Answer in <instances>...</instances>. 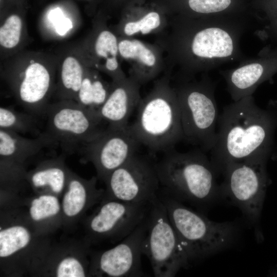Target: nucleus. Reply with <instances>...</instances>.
Returning <instances> with one entry per match:
<instances>
[{
  "instance_id": "1",
  "label": "nucleus",
  "mask_w": 277,
  "mask_h": 277,
  "mask_svg": "<svg viewBox=\"0 0 277 277\" xmlns=\"http://www.w3.org/2000/svg\"><path fill=\"white\" fill-rule=\"evenodd\" d=\"M250 23L240 17L180 15L174 22L171 48L184 80L246 58L240 41Z\"/></svg>"
},
{
  "instance_id": "2",
  "label": "nucleus",
  "mask_w": 277,
  "mask_h": 277,
  "mask_svg": "<svg viewBox=\"0 0 277 277\" xmlns=\"http://www.w3.org/2000/svg\"><path fill=\"white\" fill-rule=\"evenodd\" d=\"M217 123L210 160L219 173L229 163L268 160L274 147L277 109H262L250 95L225 106Z\"/></svg>"
},
{
  "instance_id": "3",
  "label": "nucleus",
  "mask_w": 277,
  "mask_h": 277,
  "mask_svg": "<svg viewBox=\"0 0 277 277\" xmlns=\"http://www.w3.org/2000/svg\"><path fill=\"white\" fill-rule=\"evenodd\" d=\"M160 190L177 200L202 207L220 194L219 173L204 152L173 149L156 162Z\"/></svg>"
},
{
  "instance_id": "4",
  "label": "nucleus",
  "mask_w": 277,
  "mask_h": 277,
  "mask_svg": "<svg viewBox=\"0 0 277 277\" xmlns=\"http://www.w3.org/2000/svg\"><path fill=\"white\" fill-rule=\"evenodd\" d=\"M57 62V54L24 50L3 61L1 76L28 112L45 115L55 90Z\"/></svg>"
},
{
  "instance_id": "5",
  "label": "nucleus",
  "mask_w": 277,
  "mask_h": 277,
  "mask_svg": "<svg viewBox=\"0 0 277 277\" xmlns=\"http://www.w3.org/2000/svg\"><path fill=\"white\" fill-rule=\"evenodd\" d=\"M130 129L141 145L152 153H165L183 139L180 106L169 76L158 81L142 98Z\"/></svg>"
},
{
  "instance_id": "6",
  "label": "nucleus",
  "mask_w": 277,
  "mask_h": 277,
  "mask_svg": "<svg viewBox=\"0 0 277 277\" xmlns=\"http://www.w3.org/2000/svg\"><path fill=\"white\" fill-rule=\"evenodd\" d=\"M158 196L190 262L216 253L234 242L237 229L233 223L210 221L160 189Z\"/></svg>"
},
{
  "instance_id": "7",
  "label": "nucleus",
  "mask_w": 277,
  "mask_h": 277,
  "mask_svg": "<svg viewBox=\"0 0 277 277\" xmlns=\"http://www.w3.org/2000/svg\"><path fill=\"white\" fill-rule=\"evenodd\" d=\"M216 83L207 73L199 81L184 80L174 88L180 106L183 139L210 151L216 139L218 109Z\"/></svg>"
},
{
  "instance_id": "8",
  "label": "nucleus",
  "mask_w": 277,
  "mask_h": 277,
  "mask_svg": "<svg viewBox=\"0 0 277 277\" xmlns=\"http://www.w3.org/2000/svg\"><path fill=\"white\" fill-rule=\"evenodd\" d=\"M142 254L149 260L156 277H173L190 262L158 195L152 202Z\"/></svg>"
},
{
  "instance_id": "9",
  "label": "nucleus",
  "mask_w": 277,
  "mask_h": 277,
  "mask_svg": "<svg viewBox=\"0 0 277 277\" xmlns=\"http://www.w3.org/2000/svg\"><path fill=\"white\" fill-rule=\"evenodd\" d=\"M13 209L1 214L0 226L1 267L11 274L30 270L47 247L25 214Z\"/></svg>"
},
{
  "instance_id": "10",
  "label": "nucleus",
  "mask_w": 277,
  "mask_h": 277,
  "mask_svg": "<svg viewBox=\"0 0 277 277\" xmlns=\"http://www.w3.org/2000/svg\"><path fill=\"white\" fill-rule=\"evenodd\" d=\"M46 131L67 151L80 148L106 129L98 113L71 100L48 105Z\"/></svg>"
},
{
  "instance_id": "11",
  "label": "nucleus",
  "mask_w": 277,
  "mask_h": 277,
  "mask_svg": "<svg viewBox=\"0 0 277 277\" xmlns=\"http://www.w3.org/2000/svg\"><path fill=\"white\" fill-rule=\"evenodd\" d=\"M267 161L231 163L221 171L224 180L220 186V194L228 197L253 224L259 219L268 185Z\"/></svg>"
},
{
  "instance_id": "12",
  "label": "nucleus",
  "mask_w": 277,
  "mask_h": 277,
  "mask_svg": "<svg viewBox=\"0 0 277 277\" xmlns=\"http://www.w3.org/2000/svg\"><path fill=\"white\" fill-rule=\"evenodd\" d=\"M104 182L106 188L102 200L151 203L160 188L156 162L138 153L113 171Z\"/></svg>"
},
{
  "instance_id": "13",
  "label": "nucleus",
  "mask_w": 277,
  "mask_h": 277,
  "mask_svg": "<svg viewBox=\"0 0 277 277\" xmlns=\"http://www.w3.org/2000/svg\"><path fill=\"white\" fill-rule=\"evenodd\" d=\"M151 204V202L102 200L96 210L86 220L87 242L122 241L147 216Z\"/></svg>"
},
{
  "instance_id": "14",
  "label": "nucleus",
  "mask_w": 277,
  "mask_h": 277,
  "mask_svg": "<svg viewBox=\"0 0 277 277\" xmlns=\"http://www.w3.org/2000/svg\"><path fill=\"white\" fill-rule=\"evenodd\" d=\"M140 145L129 125L107 126L100 135L83 145L80 150L83 161L91 162L97 179L104 182L113 171L137 153Z\"/></svg>"
},
{
  "instance_id": "15",
  "label": "nucleus",
  "mask_w": 277,
  "mask_h": 277,
  "mask_svg": "<svg viewBox=\"0 0 277 277\" xmlns=\"http://www.w3.org/2000/svg\"><path fill=\"white\" fill-rule=\"evenodd\" d=\"M148 224L149 213L130 234L115 246L104 251L91 252L89 276H143L142 244Z\"/></svg>"
},
{
  "instance_id": "16",
  "label": "nucleus",
  "mask_w": 277,
  "mask_h": 277,
  "mask_svg": "<svg viewBox=\"0 0 277 277\" xmlns=\"http://www.w3.org/2000/svg\"><path fill=\"white\" fill-rule=\"evenodd\" d=\"M118 37L106 24V17L101 12L95 16L88 35L71 46L88 67L106 74L112 81L126 78L118 60Z\"/></svg>"
},
{
  "instance_id": "17",
  "label": "nucleus",
  "mask_w": 277,
  "mask_h": 277,
  "mask_svg": "<svg viewBox=\"0 0 277 277\" xmlns=\"http://www.w3.org/2000/svg\"><path fill=\"white\" fill-rule=\"evenodd\" d=\"M232 100L252 95L263 83L277 73V45H268L253 58L240 61L235 68L220 71Z\"/></svg>"
},
{
  "instance_id": "18",
  "label": "nucleus",
  "mask_w": 277,
  "mask_h": 277,
  "mask_svg": "<svg viewBox=\"0 0 277 277\" xmlns=\"http://www.w3.org/2000/svg\"><path fill=\"white\" fill-rule=\"evenodd\" d=\"M57 144L45 131L34 138L0 129V175L3 182L26 179L25 163L42 149Z\"/></svg>"
},
{
  "instance_id": "19",
  "label": "nucleus",
  "mask_w": 277,
  "mask_h": 277,
  "mask_svg": "<svg viewBox=\"0 0 277 277\" xmlns=\"http://www.w3.org/2000/svg\"><path fill=\"white\" fill-rule=\"evenodd\" d=\"M87 243L81 249L74 246L51 249L47 247L31 271L56 277L89 276L90 253Z\"/></svg>"
},
{
  "instance_id": "20",
  "label": "nucleus",
  "mask_w": 277,
  "mask_h": 277,
  "mask_svg": "<svg viewBox=\"0 0 277 277\" xmlns=\"http://www.w3.org/2000/svg\"><path fill=\"white\" fill-rule=\"evenodd\" d=\"M140 84L132 77L112 81L109 94L98 114L108 126L125 127L142 99Z\"/></svg>"
},
{
  "instance_id": "21",
  "label": "nucleus",
  "mask_w": 277,
  "mask_h": 277,
  "mask_svg": "<svg viewBox=\"0 0 277 277\" xmlns=\"http://www.w3.org/2000/svg\"><path fill=\"white\" fill-rule=\"evenodd\" d=\"M97 177L84 179L70 172L61 201L63 224L76 222L91 207L103 199L105 190L96 187Z\"/></svg>"
},
{
  "instance_id": "22",
  "label": "nucleus",
  "mask_w": 277,
  "mask_h": 277,
  "mask_svg": "<svg viewBox=\"0 0 277 277\" xmlns=\"http://www.w3.org/2000/svg\"><path fill=\"white\" fill-rule=\"evenodd\" d=\"M167 11L160 1L143 5V0H134L123 7L118 32L121 36L128 37L151 33L162 27Z\"/></svg>"
},
{
  "instance_id": "23",
  "label": "nucleus",
  "mask_w": 277,
  "mask_h": 277,
  "mask_svg": "<svg viewBox=\"0 0 277 277\" xmlns=\"http://www.w3.org/2000/svg\"><path fill=\"white\" fill-rule=\"evenodd\" d=\"M120 57L132 64L131 77L140 84L154 78L161 69L159 52L151 45L128 37H118Z\"/></svg>"
},
{
  "instance_id": "24",
  "label": "nucleus",
  "mask_w": 277,
  "mask_h": 277,
  "mask_svg": "<svg viewBox=\"0 0 277 277\" xmlns=\"http://www.w3.org/2000/svg\"><path fill=\"white\" fill-rule=\"evenodd\" d=\"M27 6L10 7L0 13V55L2 61L23 51L28 42Z\"/></svg>"
},
{
  "instance_id": "25",
  "label": "nucleus",
  "mask_w": 277,
  "mask_h": 277,
  "mask_svg": "<svg viewBox=\"0 0 277 277\" xmlns=\"http://www.w3.org/2000/svg\"><path fill=\"white\" fill-rule=\"evenodd\" d=\"M57 69L54 94L58 100H76L88 67L72 46L57 54Z\"/></svg>"
},
{
  "instance_id": "26",
  "label": "nucleus",
  "mask_w": 277,
  "mask_h": 277,
  "mask_svg": "<svg viewBox=\"0 0 277 277\" xmlns=\"http://www.w3.org/2000/svg\"><path fill=\"white\" fill-rule=\"evenodd\" d=\"M70 170L63 155L42 161L27 172L26 181L37 194L62 196L66 188Z\"/></svg>"
},
{
  "instance_id": "27",
  "label": "nucleus",
  "mask_w": 277,
  "mask_h": 277,
  "mask_svg": "<svg viewBox=\"0 0 277 277\" xmlns=\"http://www.w3.org/2000/svg\"><path fill=\"white\" fill-rule=\"evenodd\" d=\"M25 215L36 231L43 236L63 224L61 202L58 196L51 194H37L30 199Z\"/></svg>"
},
{
  "instance_id": "28",
  "label": "nucleus",
  "mask_w": 277,
  "mask_h": 277,
  "mask_svg": "<svg viewBox=\"0 0 277 277\" xmlns=\"http://www.w3.org/2000/svg\"><path fill=\"white\" fill-rule=\"evenodd\" d=\"M168 11L179 10L180 15L191 17H231L226 14L233 0H160ZM241 18V17H240Z\"/></svg>"
},
{
  "instance_id": "29",
  "label": "nucleus",
  "mask_w": 277,
  "mask_h": 277,
  "mask_svg": "<svg viewBox=\"0 0 277 277\" xmlns=\"http://www.w3.org/2000/svg\"><path fill=\"white\" fill-rule=\"evenodd\" d=\"M111 86L101 76L100 72L88 67L78 91L76 101L98 113L107 99Z\"/></svg>"
},
{
  "instance_id": "30",
  "label": "nucleus",
  "mask_w": 277,
  "mask_h": 277,
  "mask_svg": "<svg viewBox=\"0 0 277 277\" xmlns=\"http://www.w3.org/2000/svg\"><path fill=\"white\" fill-rule=\"evenodd\" d=\"M36 116L15 110L10 107L0 108V129L19 134H39Z\"/></svg>"
},
{
  "instance_id": "31",
  "label": "nucleus",
  "mask_w": 277,
  "mask_h": 277,
  "mask_svg": "<svg viewBox=\"0 0 277 277\" xmlns=\"http://www.w3.org/2000/svg\"><path fill=\"white\" fill-rule=\"evenodd\" d=\"M262 5L264 11L261 17L263 36L277 42V0H264Z\"/></svg>"
},
{
  "instance_id": "32",
  "label": "nucleus",
  "mask_w": 277,
  "mask_h": 277,
  "mask_svg": "<svg viewBox=\"0 0 277 277\" xmlns=\"http://www.w3.org/2000/svg\"><path fill=\"white\" fill-rule=\"evenodd\" d=\"M27 2L28 0H6V7L4 11L7 9L8 7L12 6H27Z\"/></svg>"
},
{
  "instance_id": "33",
  "label": "nucleus",
  "mask_w": 277,
  "mask_h": 277,
  "mask_svg": "<svg viewBox=\"0 0 277 277\" xmlns=\"http://www.w3.org/2000/svg\"><path fill=\"white\" fill-rule=\"evenodd\" d=\"M111 6L114 7L123 6L125 7L128 4L134 0H105Z\"/></svg>"
},
{
  "instance_id": "34",
  "label": "nucleus",
  "mask_w": 277,
  "mask_h": 277,
  "mask_svg": "<svg viewBox=\"0 0 277 277\" xmlns=\"http://www.w3.org/2000/svg\"><path fill=\"white\" fill-rule=\"evenodd\" d=\"M81 1L86 2L89 4V6H91L92 7H93L98 4L100 3L105 0H81Z\"/></svg>"
}]
</instances>
